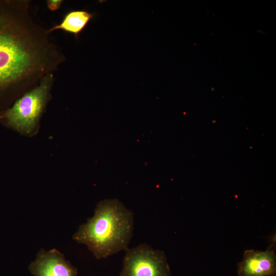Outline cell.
Masks as SVG:
<instances>
[{
  "label": "cell",
  "instance_id": "6da1fadb",
  "mask_svg": "<svg viewBox=\"0 0 276 276\" xmlns=\"http://www.w3.org/2000/svg\"><path fill=\"white\" fill-rule=\"evenodd\" d=\"M30 3L0 0V111L65 59L48 30L32 18Z\"/></svg>",
  "mask_w": 276,
  "mask_h": 276
},
{
  "label": "cell",
  "instance_id": "7a4b0ae2",
  "mask_svg": "<svg viewBox=\"0 0 276 276\" xmlns=\"http://www.w3.org/2000/svg\"><path fill=\"white\" fill-rule=\"evenodd\" d=\"M133 213L117 199L97 205L94 215L81 224L72 239L85 245L97 259L126 251L132 237Z\"/></svg>",
  "mask_w": 276,
  "mask_h": 276
},
{
  "label": "cell",
  "instance_id": "3957f363",
  "mask_svg": "<svg viewBox=\"0 0 276 276\" xmlns=\"http://www.w3.org/2000/svg\"><path fill=\"white\" fill-rule=\"evenodd\" d=\"M54 81V73L46 75L37 85L24 93L8 108L1 111L0 124L25 136L36 135L52 98Z\"/></svg>",
  "mask_w": 276,
  "mask_h": 276
},
{
  "label": "cell",
  "instance_id": "277c9868",
  "mask_svg": "<svg viewBox=\"0 0 276 276\" xmlns=\"http://www.w3.org/2000/svg\"><path fill=\"white\" fill-rule=\"evenodd\" d=\"M165 252L146 243L128 248L120 276H171Z\"/></svg>",
  "mask_w": 276,
  "mask_h": 276
},
{
  "label": "cell",
  "instance_id": "5b68a950",
  "mask_svg": "<svg viewBox=\"0 0 276 276\" xmlns=\"http://www.w3.org/2000/svg\"><path fill=\"white\" fill-rule=\"evenodd\" d=\"M29 270L34 276H76L78 273L77 268L56 248L40 249Z\"/></svg>",
  "mask_w": 276,
  "mask_h": 276
},
{
  "label": "cell",
  "instance_id": "8992f818",
  "mask_svg": "<svg viewBox=\"0 0 276 276\" xmlns=\"http://www.w3.org/2000/svg\"><path fill=\"white\" fill-rule=\"evenodd\" d=\"M239 276H275L276 255L274 244L265 251L247 249L238 264Z\"/></svg>",
  "mask_w": 276,
  "mask_h": 276
},
{
  "label": "cell",
  "instance_id": "52a82bcc",
  "mask_svg": "<svg viewBox=\"0 0 276 276\" xmlns=\"http://www.w3.org/2000/svg\"><path fill=\"white\" fill-rule=\"evenodd\" d=\"M95 14L85 10H73L67 12L61 21L48 29L51 32L61 30L78 37L88 23L94 18Z\"/></svg>",
  "mask_w": 276,
  "mask_h": 276
},
{
  "label": "cell",
  "instance_id": "ba28073f",
  "mask_svg": "<svg viewBox=\"0 0 276 276\" xmlns=\"http://www.w3.org/2000/svg\"><path fill=\"white\" fill-rule=\"evenodd\" d=\"M63 1L62 0H48L46 2L47 6L51 11L54 12L60 8Z\"/></svg>",
  "mask_w": 276,
  "mask_h": 276
}]
</instances>
